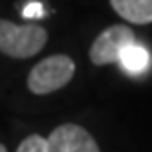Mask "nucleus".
Instances as JSON below:
<instances>
[{
    "instance_id": "f257e3e1",
    "label": "nucleus",
    "mask_w": 152,
    "mask_h": 152,
    "mask_svg": "<svg viewBox=\"0 0 152 152\" xmlns=\"http://www.w3.org/2000/svg\"><path fill=\"white\" fill-rule=\"evenodd\" d=\"M48 33L37 24H15L0 18V53L11 59H29L46 46Z\"/></svg>"
},
{
    "instance_id": "f03ea898",
    "label": "nucleus",
    "mask_w": 152,
    "mask_h": 152,
    "mask_svg": "<svg viewBox=\"0 0 152 152\" xmlns=\"http://www.w3.org/2000/svg\"><path fill=\"white\" fill-rule=\"evenodd\" d=\"M75 73V62L68 55H50L37 62L28 75V88L31 94L46 95L64 88Z\"/></svg>"
},
{
    "instance_id": "7ed1b4c3",
    "label": "nucleus",
    "mask_w": 152,
    "mask_h": 152,
    "mask_svg": "<svg viewBox=\"0 0 152 152\" xmlns=\"http://www.w3.org/2000/svg\"><path fill=\"white\" fill-rule=\"evenodd\" d=\"M136 42V35L128 26L115 24L106 28L103 33L97 35L90 48V59L95 66H106L115 64L123 50Z\"/></svg>"
},
{
    "instance_id": "20e7f679",
    "label": "nucleus",
    "mask_w": 152,
    "mask_h": 152,
    "mask_svg": "<svg viewBox=\"0 0 152 152\" xmlns=\"http://www.w3.org/2000/svg\"><path fill=\"white\" fill-rule=\"evenodd\" d=\"M48 152H101L88 130L79 125H59L48 136Z\"/></svg>"
},
{
    "instance_id": "39448f33",
    "label": "nucleus",
    "mask_w": 152,
    "mask_h": 152,
    "mask_svg": "<svg viewBox=\"0 0 152 152\" xmlns=\"http://www.w3.org/2000/svg\"><path fill=\"white\" fill-rule=\"evenodd\" d=\"M114 11L132 24L152 22V0H110Z\"/></svg>"
},
{
    "instance_id": "423d86ee",
    "label": "nucleus",
    "mask_w": 152,
    "mask_h": 152,
    "mask_svg": "<svg viewBox=\"0 0 152 152\" xmlns=\"http://www.w3.org/2000/svg\"><path fill=\"white\" fill-rule=\"evenodd\" d=\"M150 62H152V57H150L148 50L143 48V46H139L137 42L126 46L123 50V53L119 55V61H117V64L128 75H141V73H145L150 68Z\"/></svg>"
},
{
    "instance_id": "0eeeda50",
    "label": "nucleus",
    "mask_w": 152,
    "mask_h": 152,
    "mask_svg": "<svg viewBox=\"0 0 152 152\" xmlns=\"http://www.w3.org/2000/svg\"><path fill=\"white\" fill-rule=\"evenodd\" d=\"M17 152H48V141L39 134L28 136L22 143L18 145Z\"/></svg>"
},
{
    "instance_id": "6e6552de",
    "label": "nucleus",
    "mask_w": 152,
    "mask_h": 152,
    "mask_svg": "<svg viewBox=\"0 0 152 152\" xmlns=\"http://www.w3.org/2000/svg\"><path fill=\"white\" fill-rule=\"evenodd\" d=\"M44 15V7L39 2H29L24 9H22V17L24 18H39Z\"/></svg>"
},
{
    "instance_id": "1a4fd4ad",
    "label": "nucleus",
    "mask_w": 152,
    "mask_h": 152,
    "mask_svg": "<svg viewBox=\"0 0 152 152\" xmlns=\"http://www.w3.org/2000/svg\"><path fill=\"white\" fill-rule=\"evenodd\" d=\"M0 152H7V150H6V147H4L2 143H0Z\"/></svg>"
}]
</instances>
